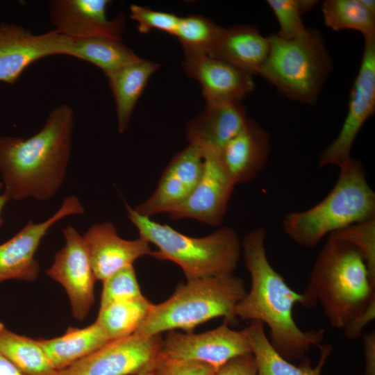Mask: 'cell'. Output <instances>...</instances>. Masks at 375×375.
Segmentation results:
<instances>
[{
  "instance_id": "obj_12",
  "label": "cell",
  "mask_w": 375,
  "mask_h": 375,
  "mask_svg": "<svg viewBox=\"0 0 375 375\" xmlns=\"http://www.w3.org/2000/svg\"><path fill=\"white\" fill-rule=\"evenodd\" d=\"M84 212L85 208L77 197H67L60 208L47 219L40 223L29 220L14 236L1 244L0 283L8 280L34 281L40 271L35 255L42 238L62 218Z\"/></svg>"
},
{
  "instance_id": "obj_2",
  "label": "cell",
  "mask_w": 375,
  "mask_h": 375,
  "mask_svg": "<svg viewBox=\"0 0 375 375\" xmlns=\"http://www.w3.org/2000/svg\"><path fill=\"white\" fill-rule=\"evenodd\" d=\"M73 109L60 104L28 138L0 136V173L9 200L53 197L64 182L70 158Z\"/></svg>"
},
{
  "instance_id": "obj_41",
  "label": "cell",
  "mask_w": 375,
  "mask_h": 375,
  "mask_svg": "<svg viewBox=\"0 0 375 375\" xmlns=\"http://www.w3.org/2000/svg\"><path fill=\"white\" fill-rule=\"evenodd\" d=\"M139 375H156L154 370H152V371H149V372H144L142 374H140Z\"/></svg>"
},
{
  "instance_id": "obj_5",
  "label": "cell",
  "mask_w": 375,
  "mask_h": 375,
  "mask_svg": "<svg viewBox=\"0 0 375 375\" xmlns=\"http://www.w3.org/2000/svg\"><path fill=\"white\" fill-rule=\"evenodd\" d=\"M373 217L375 193L363 165L352 158L340 169L335 185L320 202L307 210L286 215L282 228L296 244L313 248L324 237Z\"/></svg>"
},
{
  "instance_id": "obj_23",
  "label": "cell",
  "mask_w": 375,
  "mask_h": 375,
  "mask_svg": "<svg viewBox=\"0 0 375 375\" xmlns=\"http://www.w3.org/2000/svg\"><path fill=\"white\" fill-rule=\"evenodd\" d=\"M38 340L56 371L67 368L111 341L96 322L83 328L69 327L59 337Z\"/></svg>"
},
{
  "instance_id": "obj_29",
  "label": "cell",
  "mask_w": 375,
  "mask_h": 375,
  "mask_svg": "<svg viewBox=\"0 0 375 375\" xmlns=\"http://www.w3.org/2000/svg\"><path fill=\"white\" fill-rule=\"evenodd\" d=\"M222 27L211 19L197 15L180 17L174 36L183 51L208 53Z\"/></svg>"
},
{
  "instance_id": "obj_21",
  "label": "cell",
  "mask_w": 375,
  "mask_h": 375,
  "mask_svg": "<svg viewBox=\"0 0 375 375\" xmlns=\"http://www.w3.org/2000/svg\"><path fill=\"white\" fill-rule=\"evenodd\" d=\"M269 51L268 37L255 26L237 25L223 28L207 54L253 76L258 74Z\"/></svg>"
},
{
  "instance_id": "obj_9",
  "label": "cell",
  "mask_w": 375,
  "mask_h": 375,
  "mask_svg": "<svg viewBox=\"0 0 375 375\" xmlns=\"http://www.w3.org/2000/svg\"><path fill=\"white\" fill-rule=\"evenodd\" d=\"M162 343L160 335L134 333L110 341L60 372L62 375H139L154 370Z\"/></svg>"
},
{
  "instance_id": "obj_8",
  "label": "cell",
  "mask_w": 375,
  "mask_h": 375,
  "mask_svg": "<svg viewBox=\"0 0 375 375\" xmlns=\"http://www.w3.org/2000/svg\"><path fill=\"white\" fill-rule=\"evenodd\" d=\"M375 112V38L365 40L360 66L351 90L347 115L338 136L321 152L319 166H345L354 141Z\"/></svg>"
},
{
  "instance_id": "obj_4",
  "label": "cell",
  "mask_w": 375,
  "mask_h": 375,
  "mask_svg": "<svg viewBox=\"0 0 375 375\" xmlns=\"http://www.w3.org/2000/svg\"><path fill=\"white\" fill-rule=\"evenodd\" d=\"M246 294L244 281L233 274L187 280L167 300L151 305L135 333L144 336L174 329L192 333L197 326L220 317L235 325L236 306Z\"/></svg>"
},
{
  "instance_id": "obj_15",
  "label": "cell",
  "mask_w": 375,
  "mask_h": 375,
  "mask_svg": "<svg viewBox=\"0 0 375 375\" xmlns=\"http://www.w3.org/2000/svg\"><path fill=\"white\" fill-rule=\"evenodd\" d=\"M108 0H53L49 1L50 20L58 33L73 40L95 37L122 40L123 14L108 19Z\"/></svg>"
},
{
  "instance_id": "obj_26",
  "label": "cell",
  "mask_w": 375,
  "mask_h": 375,
  "mask_svg": "<svg viewBox=\"0 0 375 375\" xmlns=\"http://www.w3.org/2000/svg\"><path fill=\"white\" fill-rule=\"evenodd\" d=\"M69 56L91 62L104 74L140 58L121 40L103 37L73 40Z\"/></svg>"
},
{
  "instance_id": "obj_42",
  "label": "cell",
  "mask_w": 375,
  "mask_h": 375,
  "mask_svg": "<svg viewBox=\"0 0 375 375\" xmlns=\"http://www.w3.org/2000/svg\"><path fill=\"white\" fill-rule=\"evenodd\" d=\"M55 375H62L60 371H58Z\"/></svg>"
},
{
  "instance_id": "obj_35",
  "label": "cell",
  "mask_w": 375,
  "mask_h": 375,
  "mask_svg": "<svg viewBox=\"0 0 375 375\" xmlns=\"http://www.w3.org/2000/svg\"><path fill=\"white\" fill-rule=\"evenodd\" d=\"M257 369L252 353L235 357L218 369L213 375H256Z\"/></svg>"
},
{
  "instance_id": "obj_13",
  "label": "cell",
  "mask_w": 375,
  "mask_h": 375,
  "mask_svg": "<svg viewBox=\"0 0 375 375\" xmlns=\"http://www.w3.org/2000/svg\"><path fill=\"white\" fill-rule=\"evenodd\" d=\"M224 323L204 333H178L172 331L162 340L160 354L179 360L205 362L219 369L230 360L251 353L243 331H235Z\"/></svg>"
},
{
  "instance_id": "obj_32",
  "label": "cell",
  "mask_w": 375,
  "mask_h": 375,
  "mask_svg": "<svg viewBox=\"0 0 375 375\" xmlns=\"http://www.w3.org/2000/svg\"><path fill=\"white\" fill-rule=\"evenodd\" d=\"M103 282L100 308L115 302L142 297L133 265L127 266Z\"/></svg>"
},
{
  "instance_id": "obj_17",
  "label": "cell",
  "mask_w": 375,
  "mask_h": 375,
  "mask_svg": "<svg viewBox=\"0 0 375 375\" xmlns=\"http://www.w3.org/2000/svg\"><path fill=\"white\" fill-rule=\"evenodd\" d=\"M184 51L183 68L201 85L209 101H240L255 88L253 76L205 53Z\"/></svg>"
},
{
  "instance_id": "obj_18",
  "label": "cell",
  "mask_w": 375,
  "mask_h": 375,
  "mask_svg": "<svg viewBox=\"0 0 375 375\" xmlns=\"http://www.w3.org/2000/svg\"><path fill=\"white\" fill-rule=\"evenodd\" d=\"M83 238L95 278L101 281L133 265L138 258L153 253L147 240L140 236L133 240L123 239L111 222L92 224Z\"/></svg>"
},
{
  "instance_id": "obj_28",
  "label": "cell",
  "mask_w": 375,
  "mask_h": 375,
  "mask_svg": "<svg viewBox=\"0 0 375 375\" xmlns=\"http://www.w3.org/2000/svg\"><path fill=\"white\" fill-rule=\"evenodd\" d=\"M322 11L326 26L332 30H354L365 40L375 38V15L360 0H326Z\"/></svg>"
},
{
  "instance_id": "obj_1",
  "label": "cell",
  "mask_w": 375,
  "mask_h": 375,
  "mask_svg": "<svg viewBox=\"0 0 375 375\" xmlns=\"http://www.w3.org/2000/svg\"><path fill=\"white\" fill-rule=\"evenodd\" d=\"M266 236L265 228H257L247 232L241 241L251 283L249 292L237 304L235 314L242 320L267 324L273 348L290 362H301L308 358L312 346L322 343L324 331H304L296 324L292 310L296 303H302V294L292 290L269 263Z\"/></svg>"
},
{
  "instance_id": "obj_22",
  "label": "cell",
  "mask_w": 375,
  "mask_h": 375,
  "mask_svg": "<svg viewBox=\"0 0 375 375\" xmlns=\"http://www.w3.org/2000/svg\"><path fill=\"white\" fill-rule=\"evenodd\" d=\"M242 331L249 340L255 359L256 375H321L333 350L331 344H320L317 346L320 351V357L317 365L312 367L310 360L306 358L297 366L283 358L273 348L265 334L262 322L250 321Z\"/></svg>"
},
{
  "instance_id": "obj_6",
  "label": "cell",
  "mask_w": 375,
  "mask_h": 375,
  "mask_svg": "<svg viewBox=\"0 0 375 375\" xmlns=\"http://www.w3.org/2000/svg\"><path fill=\"white\" fill-rule=\"evenodd\" d=\"M127 217L139 236L157 247L152 256L177 264L187 280L233 274L242 253L241 241L232 228L223 226L202 238L181 233L153 221L126 204Z\"/></svg>"
},
{
  "instance_id": "obj_14",
  "label": "cell",
  "mask_w": 375,
  "mask_h": 375,
  "mask_svg": "<svg viewBox=\"0 0 375 375\" xmlns=\"http://www.w3.org/2000/svg\"><path fill=\"white\" fill-rule=\"evenodd\" d=\"M73 39L57 31L42 35L13 23H0V81L14 84L35 61L53 55H67Z\"/></svg>"
},
{
  "instance_id": "obj_20",
  "label": "cell",
  "mask_w": 375,
  "mask_h": 375,
  "mask_svg": "<svg viewBox=\"0 0 375 375\" xmlns=\"http://www.w3.org/2000/svg\"><path fill=\"white\" fill-rule=\"evenodd\" d=\"M270 151L268 132L248 118L242 130L221 150L223 162L235 185L252 181L263 169Z\"/></svg>"
},
{
  "instance_id": "obj_38",
  "label": "cell",
  "mask_w": 375,
  "mask_h": 375,
  "mask_svg": "<svg viewBox=\"0 0 375 375\" xmlns=\"http://www.w3.org/2000/svg\"><path fill=\"white\" fill-rule=\"evenodd\" d=\"M0 375H23L12 364L0 354Z\"/></svg>"
},
{
  "instance_id": "obj_19",
  "label": "cell",
  "mask_w": 375,
  "mask_h": 375,
  "mask_svg": "<svg viewBox=\"0 0 375 375\" xmlns=\"http://www.w3.org/2000/svg\"><path fill=\"white\" fill-rule=\"evenodd\" d=\"M248 117L241 101H209L187 126L189 144L221 150L244 127Z\"/></svg>"
},
{
  "instance_id": "obj_11",
  "label": "cell",
  "mask_w": 375,
  "mask_h": 375,
  "mask_svg": "<svg viewBox=\"0 0 375 375\" xmlns=\"http://www.w3.org/2000/svg\"><path fill=\"white\" fill-rule=\"evenodd\" d=\"M62 233L65 245L55 254L46 274L66 290L74 317L83 320L94 303L97 279L83 235L72 226L65 228Z\"/></svg>"
},
{
  "instance_id": "obj_30",
  "label": "cell",
  "mask_w": 375,
  "mask_h": 375,
  "mask_svg": "<svg viewBox=\"0 0 375 375\" xmlns=\"http://www.w3.org/2000/svg\"><path fill=\"white\" fill-rule=\"evenodd\" d=\"M279 24L277 35L292 40L303 34L306 28L302 16L317 3L315 0H267Z\"/></svg>"
},
{
  "instance_id": "obj_40",
  "label": "cell",
  "mask_w": 375,
  "mask_h": 375,
  "mask_svg": "<svg viewBox=\"0 0 375 375\" xmlns=\"http://www.w3.org/2000/svg\"><path fill=\"white\" fill-rule=\"evenodd\" d=\"M365 8L372 14L375 15V1L374 0H360Z\"/></svg>"
},
{
  "instance_id": "obj_7",
  "label": "cell",
  "mask_w": 375,
  "mask_h": 375,
  "mask_svg": "<svg viewBox=\"0 0 375 375\" xmlns=\"http://www.w3.org/2000/svg\"><path fill=\"white\" fill-rule=\"evenodd\" d=\"M268 38L269 53L258 74L288 99L315 104L333 65L321 33L307 28L292 40L276 34Z\"/></svg>"
},
{
  "instance_id": "obj_39",
  "label": "cell",
  "mask_w": 375,
  "mask_h": 375,
  "mask_svg": "<svg viewBox=\"0 0 375 375\" xmlns=\"http://www.w3.org/2000/svg\"><path fill=\"white\" fill-rule=\"evenodd\" d=\"M3 188V185L2 181H0V192ZM10 201L7 195L3 192V194L0 193V227L1 226L3 220L2 219L1 215L3 210L6 204V203Z\"/></svg>"
},
{
  "instance_id": "obj_36",
  "label": "cell",
  "mask_w": 375,
  "mask_h": 375,
  "mask_svg": "<svg viewBox=\"0 0 375 375\" xmlns=\"http://www.w3.org/2000/svg\"><path fill=\"white\" fill-rule=\"evenodd\" d=\"M375 318V300H373L359 315L352 319L344 328L346 337L350 340L358 339L364 328Z\"/></svg>"
},
{
  "instance_id": "obj_31",
  "label": "cell",
  "mask_w": 375,
  "mask_h": 375,
  "mask_svg": "<svg viewBox=\"0 0 375 375\" xmlns=\"http://www.w3.org/2000/svg\"><path fill=\"white\" fill-rule=\"evenodd\" d=\"M328 236L350 244L360 253L375 284V217L351 224Z\"/></svg>"
},
{
  "instance_id": "obj_10",
  "label": "cell",
  "mask_w": 375,
  "mask_h": 375,
  "mask_svg": "<svg viewBox=\"0 0 375 375\" xmlns=\"http://www.w3.org/2000/svg\"><path fill=\"white\" fill-rule=\"evenodd\" d=\"M202 151L204 166L200 181L187 199L167 213L172 220L191 218L220 226L235 183L223 162L220 150Z\"/></svg>"
},
{
  "instance_id": "obj_27",
  "label": "cell",
  "mask_w": 375,
  "mask_h": 375,
  "mask_svg": "<svg viewBox=\"0 0 375 375\" xmlns=\"http://www.w3.org/2000/svg\"><path fill=\"white\" fill-rule=\"evenodd\" d=\"M151 305L144 296L112 303L99 308L95 322L110 340L125 338L135 333Z\"/></svg>"
},
{
  "instance_id": "obj_33",
  "label": "cell",
  "mask_w": 375,
  "mask_h": 375,
  "mask_svg": "<svg viewBox=\"0 0 375 375\" xmlns=\"http://www.w3.org/2000/svg\"><path fill=\"white\" fill-rule=\"evenodd\" d=\"M130 17L138 23V30L141 33L157 29L172 35L176 33L180 18L173 13L154 10L135 4L130 6Z\"/></svg>"
},
{
  "instance_id": "obj_3",
  "label": "cell",
  "mask_w": 375,
  "mask_h": 375,
  "mask_svg": "<svg viewBox=\"0 0 375 375\" xmlns=\"http://www.w3.org/2000/svg\"><path fill=\"white\" fill-rule=\"evenodd\" d=\"M302 296V306L320 303L331 325L344 329L375 300V284L360 253L350 244L328 236Z\"/></svg>"
},
{
  "instance_id": "obj_37",
  "label": "cell",
  "mask_w": 375,
  "mask_h": 375,
  "mask_svg": "<svg viewBox=\"0 0 375 375\" xmlns=\"http://www.w3.org/2000/svg\"><path fill=\"white\" fill-rule=\"evenodd\" d=\"M365 370V375H375V333L364 335Z\"/></svg>"
},
{
  "instance_id": "obj_34",
  "label": "cell",
  "mask_w": 375,
  "mask_h": 375,
  "mask_svg": "<svg viewBox=\"0 0 375 375\" xmlns=\"http://www.w3.org/2000/svg\"><path fill=\"white\" fill-rule=\"evenodd\" d=\"M217 370L205 362L174 360L161 354L154 369L156 375H213Z\"/></svg>"
},
{
  "instance_id": "obj_25",
  "label": "cell",
  "mask_w": 375,
  "mask_h": 375,
  "mask_svg": "<svg viewBox=\"0 0 375 375\" xmlns=\"http://www.w3.org/2000/svg\"><path fill=\"white\" fill-rule=\"evenodd\" d=\"M0 354L23 375H55L38 339L19 335L0 322Z\"/></svg>"
},
{
  "instance_id": "obj_24",
  "label": "cell",
  "mask_w": 375,
  "mask_h": 375,
  "mask_svg": "<svg viewBox=\"0 0 375 375\" xmlns=\"http://www.w3.org/2000/svg\"><path fill=\"white\" fill-rule=\"evenodd\" d=\"M158 63L140 58L126 66L105 74L116 106L119 133H124L142 93Z\"/></svg>"
},
{
  "instance_id": "obj_16",
  "label": "cell",
  "mask_w": 375,
  "mask_h": 375,
  "mask_svg": "<svg viewBox=\"0 0 375 375\" xmlns=\"http://www.w3.org/2000/svg\"><path fill=\"white\" fill-rule=\"evenodd\" d=\"M203 166L202 149L189 144L172 158L153 193L134 210L148 217L168 212L190 194L202 176Z\"/></svg>"
}]
</instances>
